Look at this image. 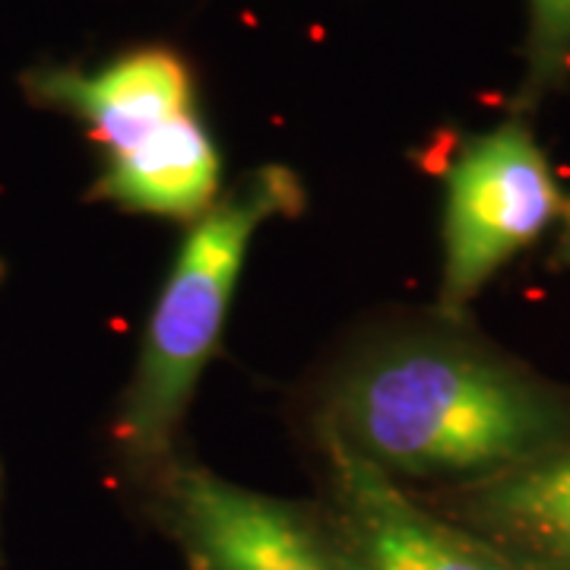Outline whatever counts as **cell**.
I'll use <instances>...</instances> for the list:
<instances>
[{"label":"cell","mask_w":570,"mask_h":570,"mask_svg":"<svg viewBox=\"0 0 570 570\" xmlns=\"http://www.w3.org/2000/svg\"><path fill=\"white\" fill-rule=\"evenodd\" d=\"M561 216H564V228H561V245H558V257H561V264L570 266V204H564Z\"/></svg>","instance_id":"10"},{"label":"cell","mask_w":570,"mask_h":570,"mask_svg":"<svg viewBox=\"0 0 570 570\" xmlns=\"http://www.w3.org/2000/svg\"><path fill=\"white\" fill-rule=\"evenodd\" d=\"M564 209L549 159L523 121H504L460 149L448 171L441 305L472 302L513 254Z\"/></svg>","instance_id":"3"},{"label":"cell","mask_w":570,"mask_h":570,"mask_svg":"<svg viewBox=\"0 0 570 570\" xmlns=\"http://www.w3.org/2000/svg\"><path fill=\"white\" fill-rule=\"evenodd\" d=\"M527 86L549 92L570 73V0H527Z\"/></svg>","instance_id":"9"},{"label":"cell","mask_w":570,"mask_h":570,"mask_svg":"<svg viewBox=\"0 0 570 570\" xmlns=\"http://www.w3.org/2000/svg\"><path fill=\"white\" fill-rule=\"evenodd\" d=\"M219 194V153L197 121L184 115L130 153L108 159L92 197L171 219H200Z\"/></svg>","instance_id":"7"},{"label":"cell","mask_w":570,"mask_h":570,"mask_svg":"<svg viewBox=\"0 0 570 570\" xmlns=\"http://www.w3.org/2000/svg\"><path fill=\"white\" fill-rule=\"evenodd\" d=\"M346 570H513L489 546L412 504L393 475L326 438Z\"/></svg>","instance_id":"4"},{"label":"cell","mask_w":570,"mask_h":570,"mask_svg":"<svg viewBox=\"0 0 570 570\" xmlns=\"http://www.w3.org/2000/svg\"><path fill=\"white\" fill-rule=\"evenodd\" d=\"M295 204L298 181L283 168H264L194 219L149 314L137 374L124 403L118 434L137 463H153L168 453L206 362L219 346L247 247L266 219Z\"/></svg>","instance_id":"2"},{"label":"cell","mask_w":570,"mask_h":570,"mask_svg":"<svg viewBox=\"0 0 570 570\" xmlns=\"http://www.w3.org/2000/svg\"><path fill=\"white\" fill-rule=\"evenodd\" d=\"M330 434L387 475H498L570 444V406L472 348L400 343L348 371Z\"/></svg>","instance_id":"1"},{"label":"cell","mask_w":570,"mask_h":570,"mask_svg":"<svg viewBox=\"0 0 570 570\" xmlns=\"http://www.w3.org/2000/svg\"><path fill=\"white\" fill-rule=\"evenodd\" d=\"M472 513L532 568L570 570V444L498 472Z\"/></svg>","instance_id":"8"},{"label":"cell","mask_w":570,"mask_h":570,"mask_svg":"<svg viewBox=\"0 0 570 570\" xmlns=\"http://www.w3.org/2000/svg\"><path fill=\"white\" fill-rule=\"evenodd\" d=\"M45 92L80 115L92 140L108 149V159L194 111L190 73L178 55L163 48L134 51L96 73H55L45 80Z\"/></svg>","instance_id":"6"},{"label":"cell","mask_w":570,"mask_h":570,"mask_svg":"<svg viewBox=\"0 0 570 570\" xmlns=\"http://www.w3.org/2000/svg\"><path fill=\"white\" fill-rule=\"evenodd\" d=\"M171 508L200 570H346L288 504L206 469L175 475Z\"/></svg>","instance_id":"5"}]
</instances>
